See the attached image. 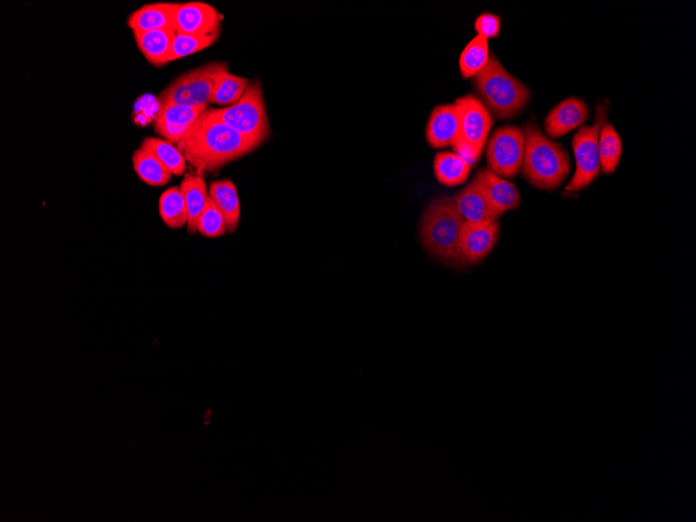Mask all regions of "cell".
Instances as JSON below:
<instances>
[{
    "mask_svg": "<svg viewBox=\"0 0 696 522\" xmlns=\"http://www.w3.org/2000/svg\"><path fill=\"white\" fill-rule=\"evenodd\" d=\"M454 202L464 222L484 225L501 218L491 206L486 194L474 179L455 194Z\"/></svg>",
    "mask_w": 696,
    "mask_h": 522,
    "instance_id": "5bb4252c",
    "label": "cell"
},
{
    "mask_svg": "<svg viewBox=\"0 0 696 522\" xmlns=\"http://www.w3.org/2000/svg\"><path fill=\"white\" fill-rule=\"evenodd\" d=\"M588 116L589 108L583 99L569 97L546 116L544 129L552 139L561 138L581 127Z\"/></svg>",
    "mask_w": 696,
    "mask_h": 522,
    "instance_id": "4fadbf2b",
    "label": "cell"
},
{
    "mask_svg": "<svg viewBox=\"0 0 696 522\" xmlns=\"http://www.w3.org/2000/svg\"><path fill=\"white\" fill-rule=\"evenodd\" d=\"M501 28V17L492 13L481 14L475 22V30L478 36H482L487 40L499 37Z\"/></svg>",
    "mask_w": 696,
    "mask_h": 522,
    "instance_id": "f546056e",
    "label": "cell"
},
{
    "mask_svg": "<svg viewBox=\"0 0 696 522\" xmlns=\"http://www.w3.org/2000/svg\"><path fill=\"white\" fill-rule=\"evenodd\" d=\"M250 84L247 78L235 76L230 71L223 73L214 90L211 104L226 108L234 106Z\"/></svg>",
    "mask_w": 696,
    "mask_h": 522,
    "instance_id": "484cf974",
    "label": "cell"
},
{
    "mask_svg": "<svg viewBox=\"0 0 696 522\" xmlns=\"http://www.w3.org/2000/svg\"><path fill=\"white\" fill-rule=\"evenodd\" d=\"M608 114V102L598 104L592 126L582 127L575 135L573 147L576 157V172L573 180L566 187L567 192H580L600 176L602 168L599 139L601 130L607 122Z\"/></svg>",
    "mask_w": 696,
    "mask_h": 522,
    "instance_id": "ba28073f",
    "label": "cell"
},
{
    "mask_svg": "<svg viewBox=\"0 0 696 522\" xmlns=\"http://www.w3.org/2000/svg\"><path fill=\"white\" fill-rule=\"evenodd\" d=\"M526 148L522 174L535 188L553 191L562 186L571 171L566 149L545 136L536 123L524 127Z\"/></svg>",
    "mask_w": 696,
    "mask_h": 522,
    "instance_id": "3957f363",
    "label": "cell"
},
{
    "mask_svg": "<svg viewBox=\"0 0 696 522\" xmlns=\"http://www.w3.org/2000/svg\"><path fill=\"white\" fill-rule=\"evenodd\" d=\"M223 15L212 5L202 2L178 4L174 31L183 35H206L221 29Z\"/></svg>",
    "mask_w": 696,
    "mask_h": 522,
    "instance_id": "7c38bea8",
    "label": "cell"
},
{
    "mask_svg": "<svg viewBox=\"0 0 696 522\" xmlns=\"http://www.w3.org/2000/svg\"><path fill=\"white\" fill-rule=\"evenodd\" d=\"M209 195L225 216L228 233L234 234L241 219V206L236 185L231 180L212 182L209 186Z\"/></svg>",
    "mask_w": 696,
    "mask_h": 522,
    "instance_id": "ffe728a7",
    "label": "cell"
},
{
    "mask_svg": "<svg viewBox=\"0 0 696 522\" xmlns=\"http://www.w3.org/2000/svg\"><path fill=\"white\" fill-rule=\"evenodd\" d=\"M501 225L499 221L472 225L464 222L460 235V251L468 265L483 262L492 252L500 239Z\"/></svg>",
    "mask_w": 696,
    "mask_h": 522,
    "instance_id": "8fae6325",
    "label": "cell"
},
{
    "mask_svg": "<svg viewBox=\"0 0 696 522\" xmlns=\"http://www.w3.org/2000/svg\"><path fill=\"white\" fill-rule=\"evenodd\" d=\"M139 51L156 67L170 63V56L177 32L174 29L133 33Z\"/></svg>",
    "mask_w": 696,
    "mask_h": 522,
    "instance_id": "ac0fdd59",
    "label": "cell"
},
{
    "mask_svg": "<svg viewBox=\"0 0 696 522\" xmlns=\"http://www.w3.org/2000/svg\"><path fill=\"white\" fill-rule=\"evenodd\" d=\"M132 161L139 179L149 186L162 187L172 179V173L151 151L144 147L137 149L133 154Z\"/></svg>",
    "mask_w": 696,
    "mask_h": 522,
    "instance_id": "7402d4cb",
    "label": "cell"
},
{
    "mask_svg": "<svg viewBox=\"0 0 696 522\" xmlns=\"http://www.w3.org/2000/svg\"><path fill=\"white\" fill-rule=\"evenodd\" d=\"M160 216L171 230H180L187 226L188 209L180 187L167 189L160 197Z\"/></svg>",
    "mask_w": 696,
    "mask_h": 522,
    "instance_id": "603a6c76",
    "label": "cell"
},
{
    "mask_svg": "<svg viewBox=\"0 0 696 522\" xmlns=\"http://www.w3.org/2000/svg\"><path fill=\"white\" fill-rule=\"evenodd\" d=\"M472 165L456 153H438L434 159L435 177L445 187L464 184L470 174Z\"/></svg>",
    "mask_w": 696,
    "mask_h": 522,
    "instance_id": "44dd1931",
    "label": "cell"
},
{
    "mask_svg": "<svg viewBox=\"0 0 696 522\" xmlns=\"http://www.w3.org/2000/svg\"><path fill=\"white\" fill-rule=\"evenodd\" d=\"M229 70L226 62H211L190 70L159 94L158 103L208 107L220 77Z\"/></svg>",
    "mask_w": 696,
    "mask_h": 522,
    "instance_id": "8992f818",
    "label": "cell"
},
{
    "mask_svg": "<svg viewBox=\"0 0 696 522\" xmlns=\"http://www.w3.org/2000/svg\"><path fill=\"white\" fill-rule=\"evenodd\" d=\"M455 105L459 115V135L453 147L457 155L474 166L483 154L493 118L474 94L459 97Z\"/></svg>",
    "mask_w": 696,
    "mask_h": 522,
    "instance_id": "5b68a950",
    "label": "cell"
},
{
    "mask_svg": "<svg viewBox=\"0 0 696 522\" xmlns=\"http://www.w3.org/2000/svg\"><path fill=\"white\" fill-rule=\"evenodd\" d=\"M213 110L222 122L258 146L263 144L270 134L263 90L259 81L251 83L234 106Z\"/></svg>",
    "mask_w": 696,
    "mask_h": 522,
    "instance_id": "52a82bcc",
    "label": "cell"
},
{
    "mask_svg": "<svg viewBox=\"0 0 696 522\" xmlns=\"http://www.w3.org/2000/svg\"><path fill=\"white\" fill-rule=\"evenodd\" d=\"M464 219L454 198L439 195L433 198L422 213L418 236L422 247L436 261L462 269L467 264L460 251V235Z\"/></svg>",
    "mask_w": 696,
    "mask_h": 522,
    "instance_id": "7a4b0ae2",
    "label": "cell"
},
{
    "mask_svg": "<svg viewBox=\"0 0 696 522\" xmlns=\"http://www.w3.org/2000/svg\"><path fill=\"white\" fill-rule=\"evenodd\" d=\"M480 101L500 119L516 117L530 103L532 91L512 76L493 53L486 67L474 78Z\"/></svg>",
    "mask_w": 696,
    "mask_h": 522,
    "instance_id": "277c9868",
    "label": "cell"
},
{
    "mask_svg": "<svg viewBox=\"0 0 696 522\" xmlns=\"http://www.w3.org/2000/svg\"><path fill=\"white\" fill-rule=\"evenodd\" d=\"M526 137L524 130L505 126L494 131L487 145L488 168L503 179L518 176L524 163Z\"/></svg>",
    "mask_w": 696,
    "mask_h": 522,
    "instance_id": "9c48e42d",
    "label": "cell"
},
{
    "mask_svg": "<svg viewBox=\"0 0 696 522\" xmlns=\"http://www.w3.org/2000/svg\"><path fill=\"white\" fill-rule=\"evenodd\" d=\"M207 106L191 107L178 104L159 105L155 120V132L174 145H178L185 134L200 118Z\"/></svg>",
    "mask_w": 696,
    "mask_h": 522,
    "instance_id": "30bf717a",
    "label": "cell"
},
{
    "mask_svg": "<svg viewBox=\"0 0 696 522\" xmlns=\"http://www.w3.org/2000/svg\"><path fill=\"white\" fill-rule=\"evenodd\" d=\"M141 147L151 151L172 173V176L181 177L187 169V161L177 145L156 137H147L142 141Z\"/></svg>",
    "mask_w": 696,
    "mask_h": 522,
    "instance_id": "d4e9b609",
    "label": "cell"
},
{
    "mask_svg": "<svg viewBox=\"0 0 696 522\" xmlns=\"http://www.w3.org/2000/svg\"><path fill=\"white\" fill-rule=\"evenodd\" d=\"M459 135V115L455 104L437 106L431 112L426 139L433 148L454 146Z\"/></svg>",
    "mask_w": 696,
    "mask_h": 522,
    "instance_id": "2e32d148",
    "label": "cell"
},
{
    "mask_svg": "<svg viewBox=\"0 0 696 522\" xmlns=\"http://www.w3.org/2000/svg\"><path fill=\"white\" fill-rule=\"evenodd\" d=\"M475 180L500 217L508 211L518 209L521 205V197L516 185L497 176L489 168L479 170Z\"/></svg>",
    "mask_w": 696,
    "mask_h": 522,
    "instance_id": "9a60e30c",
    "label": "cell"
},
{
    "mask_svg": "<svg viewBox=\"0 0 696 522\" xmlns=\"http://www.w3.org/2000/svg\"><path fill=\"white\" fill-rule=\"evenodd\" d=\"M178 4H148L133 12L128 18V26L133 33L173 29Z\"/></svg>",
    "mask_w": 696,
    "mask_h": 522,
    "instance_id": "e0dca14e",
    "label": "cell"
},
{
    "mask_svg": "<svg viewBox=\"0 0 696 522\" xmlns=\"http://www.w3.org/2000/svg\"><path fill=\"white\" fill-rule=\"evenodd\" d=\"M180 189L184 195L188 209V232L190 234H196L198 219H200L210 197L203 174H186Z\"/></svg>",
    "mask_w": 696,
    "mask_h": 522,
    "instance_id": "d6986e66",
    "label": "cell"
},
{
    "mask_svg": "<svg viewBox=\"0 0 696 522\" xmlns=\"http://www.w3.org/2000/svg\"><path fill=\"white\" fill-rule=\"evenodd\" d=\"M221 29L206 35H183L177 34L174 39L170 62L200 53L211 47L220 36Z\"/></svg>",
    "mask_w": 696,
    "mask_h": 522,
    "instance_id": "83f0119b",
    "label": "cell"
},
{
    "mask_svg": "<svg viewBox=\"0 0 696 522\" xmlns=\"http://www.w3.org/2000/svg\"><path fill=\"white\" fill-rule=\"evenodd\" d=\"M177 146L201 174L215 172L259 147L222 122L213 109L196 120Z\"/></svg>",
    "mask_w": 696,
    "mask_h": 522,
    "instance_id": "6da1fadb",
    "label": "cell"
},
{
    "mask_svg": "<svg viewBox=\"0 0 696 522\" xmlns=\"http://www.w3.org/2000/svg\"><path fill=\"white\" fill-rule=\"evenodd\" d=\"M601 168L606 174L613 173L623 154V142L611 123L606 122L601 130L599 139Z\"/></svg>",
    "mask_w": 696,
    "mask_h": 522,
    "instance_id": "4316f807",
    "label": "cell"
},
{
    "mask_svg": "<svg viewBox=\"0 0 696 522\" xmlns=\"http://www.w3.org/2000/svg\"><path fill=\"white\" fill-rule=\"evenodd\" d=\"M197 233L216 239L228 233L227 221L211 197L197 222Z\"/></svg>",
    "mask_w": 696,
    "mask_h": 522,
    "instance_id": "f1b7e54d",
    "label": "cell"
},
{
    "mask_svg": "<svg viewBox=\"0 0 696 522\" xmlns=\"http://www.w3.org/2000/svg\"><path fill=\"white\" fill-rule=\"evenodd\" d=\"M488 40L482 36L472 39L463 49L459 59L461 76L474 79L489 62Z\"/></svg>",
    "mask_w": 696,
    "mask_h": 522,
    "instance_id": "cb8c5ba5",
    "label": "cell"
}]
</instances>
